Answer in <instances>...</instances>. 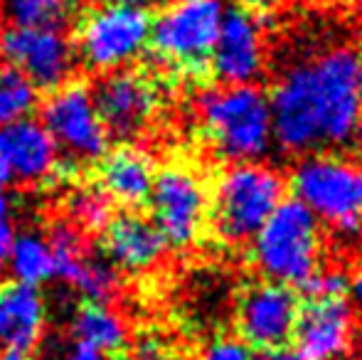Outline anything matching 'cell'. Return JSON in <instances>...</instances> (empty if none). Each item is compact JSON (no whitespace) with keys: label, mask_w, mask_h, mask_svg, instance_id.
<instances>
[{"label":"cell","mask_w":362,"mask_h":360,"mask_svg":"<svg viewBox=\"0 0 362 360\" xmlns=\"http://www.w3.org/2000/svg\"><path fill=\"white\" fill-rule=\"evenodd\" d=\"M274 144L313 153L348 144L362 111V54L350 45L293 62L269 94Z\"/></svg>","instance_id":"6da1fadb"},{"label":"cell","mask_w":362,"mask_h":360,"mask_svg":"<svg viewBox=\"0 0 362 360\" xmlns=\"http://www.w3.org/2000/svg\"><path fill=\"white\" fill-rule=\"evenodd\" d=\"M197 119L212 151L229 163L262 161L274 144L272 104L257 84H224L200 94Z\"/></svg>","instance_id":"7a4b0ae2"},{"label":"cell","mask_w":362,"mask_h":360,"mask_svg":"<svg viewBox=\"0 0 362 360\" xmlns=\"http://www.w3.org/2000/svg\"><path fill=\"white\" fill-rule=\"evenodd\" d=\"M284 197L286 180L274 166L264 161L229 163L210 187L207 225L224 245H244L252 242Z\"/></svg>","instance_id":"3957f363"},{"label":"cell","mask_w":362,"mask_h":360,"mask_svg":"<svg viewBox=\"0 0 362 360\" xmlns=\"http://www.w3.org/2000/svg\"><path fill=\"white\" fill-rule=\"evenodd\" d=\"M291 192L345 242L362 237V161L338 151H313L296 163Z\"/></svg>","instance_id":"277c9868"},{"label":"cell","mask_w":362,"mask_h":360,"mask_svg":"<svg viewBox=\"0 0 362 360\" xmlns=\"http://www.w3.org/2000/svg\"><path fill=\"white\" fill-rule=\"evenodd\" d=\"M252 262L267 281L303 286L323 262V227L296 197H284L252 237Z\"/></svg>","instance_id":"5b68a950"},{"label":"cell","mask_w":362,"mask_h":360,"mask_svg":"<svg viewBox=\"0 0 362 360\" xmlns=\"http://www.w3.org/2000/svg\"><path fill=\"white\" fill-rule=\"evenodd\" d=\"M224 13V0H170L151 25L148 47L156 62L180 77L205 74Z\"/></svg>","instance_id":"8992f818"},{"label":"cell","mask_w":362,"mask_h":360,"mask_svg":"<svg viewBox=\"0 0 362 360\" xmlns=\"http://www.w3.org/2000/svg\"><path fill=\"white\" fill-rule=\"evenodd\" d=\"M153 15L139 0H109L86 10L76 28V54L94 72H116L148 50Z\"/></svg>","instance_id":"52a82bcc"},{"label":"cell","mask_w":362,"mask_h":360,"mask_svg":"<svg viewBox=\"0 0 362 360\" xmlns=\"http://www.w3.org/2000/svg\"><path fill=\"white\" fill-rule=\"evenodd\" d=\"M151 220L173 250H190L207 230L210 187L192 166L170 163L158 170L148 195Z\"/></svg>","instance_id":"ba28073f"},{"label":"cell","mask_w":362,"mask_h":360,"mask_svg":"<svg viewBox=\"0 0 362 360\" xmlns=\"http://www.w3.org/2000/svg\"><path fill=\"white\" fill-rule=\"evenodd\" d=\"M42 126L49 131L59 153L79 163H94L109 151L111 136L96 111L91 89L79 82H67L42 104Z\"/></svg>","instance_id":"9c48e42d"},{"label":"cell","mask_w":362,"mask_h":360,"mask_svg":"<svg viewBox=\"0 0 362 360\" xmlns=\"http://www.w3.org/2000/svg\"><path fill=\"white\" fill-rule=\"evenodd\" d=\"M0 59L23 74L35 89L54 91L69 82L76 64L74 42L59 28H5Z\"/></svg>","instance_id":"30bf717a"},{"label":"cell","mask_w":362,"mask_h":360,"mask_svg":"<svg viewBox=\"0 0 362 360\" xmlns=\"http://www.w3.org/2000/svg\"><path fill=\"white\" fill-rule=\"evenodd\" d=\"M96 111L111 139L131 141L153 124L160 109L156 84L136 69H116L96 82L91 89Z\"/></svg>","instance_id":"8fae6325"},{"label":"cell","mask_w":362,"mask_h":360,"mask_svg":"<svg viewBox=\"0 0 362 360\" xmlns=\"http://www.w3.org/2000/svg\"><path fill=\"white\" fill-rule=\"evenodd\" d=\"M298 296L291 286L276 281L249 284L237 301V331L249 348L267 351L284 346L293 336Z\"/></svg>","instance_id":"7c38bea8"},{"label":"cell","mask_w":362,"mask_h":360,"mask_svg":"<svg viewBox=\"0 0 362 360\" xmlns=\"http://www.w3.org/2000/svg\"><path fill=\"white\" fill-rule=\"evenodd\" d=\"M267 42L262 20L244 8H227L210 57L212 74L222 84H254L264 74Z\"/></svg>","instance_id":"4fadbf2b"},{"label":"cell","mask_w":362,"mask_h":360,"mask_svg":"<svg viewBox=\"0 0 362 360\" xmlns=\"http://www.w3.org/2000/svg\"><path fill=\"white\" fill-rule=\"evenodd\" d=\"M291 338L303 360H340L355 338V311L348 296L305 298Z\"/></svg>","instance_id":"5bb4252c"},{"label":"cell","mask_w":362,"mask_h":360,"mask_svg":"<svg viewBox=\"0 0 362 360\" xmlns=\"http://www.w3.org/2000/svg\"><path fill=\"white\" fill-rule=\"evenodd\" d=\"M0 161L10 178L45 182L59 170V149L42 121L20 119L0 126Z\"/></svg>","instance_id":"9a60e30c"},{"label":"cell","mask_w":362,"mask_h":360,"mask_svg":"<svg viewBox=\"0 0 362 360\" xmlns=\"http://www.w3.org/2000/svg\"><path fill=\"white\" fill-rule=\"evenodd\" d=\"M104 247L106 262L114 269L131 274L151 272L165 257L168 245L151 217L139 212H121L104 225Z\"/></svg>","instance_id":"2e32d148"},{"label":"cell","mask_w":362,"mask_h":360,"mask_svg":"<svg viewBox=\"0 0 362 360\" xmlns=\"http://www.w3.org/2000/svg\"><path fill=\"white\" fill-rule=\"evenodd\" d=\"M156 175V158L139 146L126 144L101 156L96 180H99V190L111 202H119L131 210V207H141L148 202Z\"/></svg>","instance_id":"e0dca14e"},{"label":"cell","mask_w":362,"mask_h":360,"mask_svg":"<svg viewBox=\"0 0 362 360\" xmlns=\"http://www.w3.org/2000/svg\"><path fill=\"white\" fill-rule=\"evenodd\" d=\"M47 323V306L37 286L20 281L0 284V346L30 353Z\"/></svg>","instance_id":"ac0fdd59"},{"label":"cell","mask_w":362,"mask_h":360,"mask_svg":"<svg viewBox=\"0 0 362 360\" xmlns=\"http://www.w3.org/2000/svg\"><path fill=\"white\" fill-rule=\"evenodd\" d=\"M72 333L76 341L89 343V346H94L96 351L106 353V356L121 353L126 341H129V328H126L124 318L106 303L94 301H86L74 313Z\"/></svg>","instance_id":"d6986e66"},{"label":"cell","mask_w":362,"mask_h":360,"mask_svg":"<svg viewBox=\"0 0 362 360\" xmlns=\"http://www.w3.org/2000/svg\"><path fill=\"white\" fill-rule=\"evenodd\" d=\"M8 269L13 274V281L40 286V284L54 279V257L49 240L37 232H25L15 237L10 247Z\"/></svg>","instance_id":"ffe728a7"},{"label":"cell","mask_w":362,"mask_h":360,"mask_svg":"<svg viewBox=\"0 0 362 360\" xmlns=\"http://www.w3.org/2000/svg\"><path fill=\"white\" fill-rule=\"evenodd\" d=\"M64 281L94 303H106L119 294V274L101 257L84 255Z\"/></svg>","instance_id":"44dd1931"},{"label":"cell","mask_w":362,"mask_h":360,"mask_svg":"<svg viewBox=\"0 0 362 360\" xmlns=\"http://www.w3.org/2000/svg\"><path fill=\"white\" fill-rule=\"evenodd\" d=\"M37 91L20 72L10 67L0 69V126L30 119L37 106Z\"/></svg>","instance_id":"7402d4cb"},{"label":"cell","mask_w":362,"mask_h":360,"mask_svg":"<svg viewBox=\"0 0 362 360\" xmlns=\"http://www.w3.org/2000/svg\"><path fill=\"white\" fill-rule=\"evenodd\" d=\"M0 10L15 28H59L67 18L62 0H0Z\"/></svg>","instance_id":"603a6c76"},{"label":"cell","mask_w":362,"mask_h":360,"mask_svg":"<svg viewBox=\"0 0 362 360\" xmlns=\"http://www.w3.org/2000/svg\"><path fill=\"white\" fill-rule=\"evenodd\" d=\"M69 215L84 230H104L111 220V200L96 187H79L69 195Z\"/></svg>","instance_id":"cb8c5ba5"},{"label":"cell","mask_w":362,"mask_h":360,"mask_svg":"<svg viewBox=\"0 0 362 360\" xmlns=\"http://www.w3.org/2000/svg\"><path fill=\"white\" fill-rule=\"evenodd\" d=\"M350 279L338 269H318L303 284L305 298H340L348 296Z\"/></svg>","instance_id":"d4e9b609"},{"label":"cell","mask_w":362,"mask_h":360,"mask_svg":"<svg viewBox=\"0 0 362 360\" xmlns=\"http://www.w3.org/2000/svg\"><path fill=\"white\" fill-rule=\"evenodd\" d=\"M200 360H254V351L239 336H219L202 348Z\"/></svg>","instance_id":"484cf974"},{"label":"cell","mask_w":362,"mask_h":360,"mask_svg":"<svg viewBox=\"0 0 362 360\" xmlns=\"http://www.w3.org/2000/svg\"><path fill=\"white\" fill-rule=\"evenodd\" d=\"M111 356H106V353L96 351L94 346H89V343H81V341H74L69 343V346L62 348V353H59L54 360H109Z\"/></svg>","instance_id":"4316f807"},{"label":"cell","mask_w":362,"mask_h":360,"mask_svg":"<svg viewBox=\"0 0 362 360\" xmlns=\"http://www.w3.org/2000/svg\"><path fill=\"white\" fill-rule=\"evenodd\" d=\"M15 232L5 220H0V277L8 272V260H10V247H13Z\"/></svg>","instance_id":"83f0119b"},{"label":"cell","mask_w":362,"mask_h":360,"mask_svg":"<svg viewBox=\"0 0 362 360\" xmlns=\"http://www.w3.org/2000/svg\"><path fill=\"white\" fill-rule=\"evenodd\" d=\"M254 360H303V358H300V353L296 351L293 346L284 343V346L267 348V351H262L259 356H254Z\"/></svg>","instance_id":"f1b7e54d"},{"label":"cell","mask_w":362,"mask_h":360,"mask_svg":"<svg viewBox=\"0 0 362 360\" xmlns=\"http://www.w3.org/2000/svg\"><path fill=\"white\" fill-rule=\"evenodd\" d=\"M239 3H242L244 10H249V13H254L257 18H262V15L276 13L286 0H239Z\"/></svg>","instance_id":"f546056e"},{"label":"cell","mask_w":362,"mask_h":360,"mask_svg":"<svg viewBox=\"0 0 362 360\" xmlns=\"http://www.w3.org/2000/svg\"><path fill=\"white\" fill-rule=\"evenodd\" d=\"M139 360H165V348L156 341H144L139 348Z\"/></svg>","instance_id":"4dcf8cb0"},{"label":"cell","mask_w":362,"mask_h":360,"mask_svg":"<svg viewBox=\"0 0 362 360\" xmlns=\"http://www.w3.org/2000/svg\"><path fill=\"white\" fill-rule=\"evenodd\" d=\"M348 294H350V298H353V311H358L360 313V318H362V269L355 274L353 279H350V286H348Z\"/></svg>","instance_id":"1f68e13d"},{"label":"cell","mask_w":362,"mask_h":360,"mask_svg":"<svg viewBox=\"0 0 362 360\" xmlns=\"http://www.w3.org/2000/svg\"><path fill=\"white\" fill-rule=\"evenodd\" d=\"M0 360H33L30 353H23V351H3L0 353Z\"/></svg>","instance_id":"d6a6232c"},{"label":"cell","mask_w":362,"mask_h":360,"mask_svg":"<svg viewBox=\"0 0 362 360\" xmlns=\"http://www.w3.org/2000/svg\"><path fill=\"white\" fill-rule=\"evenodd\" d=\"M10 180H13V178H10L8 168H5V166H3V161H0V192H5V187L10 185Z\"/></svg>","instance_id":"836d02e7"},{"label":"cell","mask_w":362,"mask_h":360,"mask_svg":"<svg viewBox=\"0 0 362 360\" xmlns=\"http://www.w3.org/2000/svg\"><path fill=\"white\" fill-rule=\"evenodd\" d=\"M10 212V200L5 192H0V220H5V215Z\"/></svg>","instance_id":"e575fe53"},{"label":"cell","mask_w":362,"mask_h":360,"mask_svg":"<svg viewBox=\"0 0 362 360\" xmlns=\"http://www.w3.org/2000/svg\"><path fill=\"white\" fill-rule=\"evenodd\" d=\"M353 139H358V144H360V149H362V111H360V116H358V124H355Z\"/></svg>","instance_id":"d590c367"},{"label":"cell","mask_w":362,"mask_h":360,"mask_svg":"<svg viewBox=\"0 0 362 360\" xmlns=\"http://www.w3.org/2000/svg\"><path fill=\"white\" fill-rule=\"evenodd\" d=\"M355 20H358V25L362 30V0H355Z\"/></svg>","instance_id":"8d00e7d4"},{"label":"cell","mask_w":362,"mask_h":360,"mask_svg":"<svg viewBox=\"0 0 362 360\" xmlns=\"http://www.w3.org/2000/svg\"><path fill=\"white\" fill-rule=\"evenodd\" d=\"M328 3H345V0H328Z\"/></svg>","instance_id":"74e56055"},{"label":"cell","mask_w":362,"mask_h":360,"mask_svg":"<svg viewBox=\"0 0 362 360\" xmlns=\"http://www.w3.org/2000/svg\"><path fill=\"white\" fill-rule=\"evenodd\" d=\"M139 3H146V0H139Z\"/></svg>","instance_id":"f35d334b"}]
</instances>
